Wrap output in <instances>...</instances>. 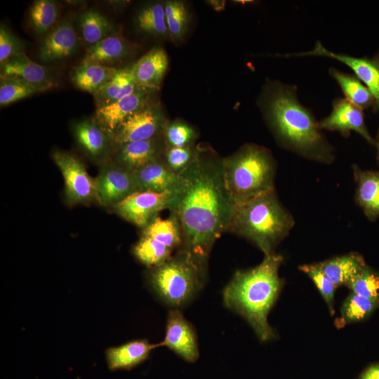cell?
Listing matches in <instances>:
<instances>
[{"instance_id":"6da1fadb","label":"cell","mask_w":379,"mask_h":379,"mask_svg":"<svg viewBox=\"0 0 379 379\" xmlns=\"http://www.w3.org/2000/svg\"><path fill=\"white\" fill-rule=\"evenodd\" d=\"M180 175L168 210L179 220L181 248L206 267L214 243L229 230L236 203L226 187L222 159L211 149L197 147L193 161Z\"/></svg>"},{"instance_id":"7a4b0ae2","label":"cell","mask_w":379,"mask_h":379,"mask_svg":"<svg viewBox=\"0 0 379 379\" xmlns=\"http://www.w3.org/2000/svg\"><path fill=\"white\" fill-rule=\"evenodd\" d=\"M258 104L278 144L305 159L330 164L335 150L312 111L298 97L295 85L269 81Z\"/></svg>"},{"instance_id":"3957f363","label":"cell","mask_w":379,"mask_h":379,"mask_svg":"<svg viewBox=\"0 0 379 379\" xmlns=\"http://www.w3.org/2000/svg\"><path fill=\"white\" fill-rule=\"evenodd\" d=\"M283 260L276 253L265 255L257 266L237 271L223 291L225 305L241 315L262 342L276 337L267 317L283 287Z\"/></svg>"},{"instance_id":"277c9868","label":"cell","mask_w":379,"mask_h":379,"mask_svg":"<svg viewBox=\"0 0 379 379\" xmlns=\"http://www.w3.org/2000/svg\"><path fill=\"white\" fill-rule=\"evenodd\" d=\"M294 225L274 190L236 204L228 231L250 241L267 255L275 253Z\"/></svg>"},{"instance_id":"5b68a950","label":"cell","mask_w":379,"mask_h":379,"mask_svg":"<svg viewBox=\"0 0 379 379\" xmlns=\"http://www.w3.org/2000/svg\"><path fill=\"white\" fill-rule=\"evenodd\" d=\"M227 190L236 204L274 190L276 162L271 152L246 144L222 159Z\"/></svg>"},{"instance_id":"8992f818","label":"cell","mask_w":379,"mask_h":379,"mask_svg":"<svg viewBox=\"0 0 379 379\" xmlns=\"http://www.w3.org/2000/svg\"><path fill=\"white\" fill-rule=\"evenodd\" d=\"M149 279L159 295L173 307L189 302L204 286L206 267L180 248L168 260L152 268Z\"/></svg>"},{"instance_id":"52a82bcc","label":"cell","mask_w":379,"mask_h":379,"mask_svg":"<svg viewBox=\"0 0 379 379\" xmlns=\"http://www.w3.org/2000/svg\"><path fill=\"white\" fill-rule=\"evenodd\" d=\"M52 157L63 177L65 198L69 204H87L97 199L95 179L88 174L79 159L59 150L54 151Z\"/></svg>"},{"instance_id":"ba28073f","label":"cell","mask_w":379,"mask_h":379,"mask_svg":"<svg viewBox=\"0 0 379 379\" xmlns=\"http://www.w3.org/2000/svg\"><path fill=\"white\" fill-rule=\"evenodd\" d=\"M167 121L161 107L152 102L128 117L112 136L117 147L127 142L153 139L163 135Z\"/></svg>"},{"instance_id":"9c48e42d","label":"cell","mask_w":379,"mask_h":379,"mask_svg":"<svg viewBox=\"0 0 379 379\" xmlns=\"http://www.w3.org/2000/svg\"><path fill=\"white\" fill-rule=\"evenodd\" d=\"M171 193H158L149 191H138L113 208L117 214L137 227L144 229L159 213L169 209L172 199Z\"/></svg>"},{"instance_id":"30bf717a","label":"cell","mask_w":379,"mask_h":379,"mask_svg":"<svg viewBox=\"0 0 379 379\" xmlns=\"http://www.w3.org/2000/svg\"><path fill=\"white\" fill-rule=\"evenodd\" d=\"M95 179L97 200L104 206L114 208L138 191L133 173L114 162L103 165Z\"/></svg>"},{"instance_id":"8fae6325","label":"cell","mask_w":379,"mask_h":379,"mask_svg":"<svg viewBox=\"0 0 379 379\" xmlns=\"http://www.w3.org/2000/svg\"><path fill=\"white\" fill-rule=\"evenodd\" d=\"M319 124L321 130L337 131L345 138L350 136L351 131H354L370 145H375V138L366 125L364 109L345 98H335L331 113L319 121Z\"/></svg>"},{"instance_id":"7c38bea8","label":"cell","mask_w":379,"mask_h":379,"mask_svg":"<svg viewBox=\"0 0 379 379\" xmlns=\"http://www.w3.org/2000/svg\"><path fill=\"white\" fill-rule=\"evenodd\" d=\"M157 91L138 86L131 94L107 106L96 109L93 119L112 137L131 115L154 102Z\"/></svg>"},{"instance_id":"4fadbf2b","label":"cell","mask_w":379,"mask_h":379,"mask_svg":"<svg viewBox=\"0 0 379 379\" xmlns=\"http://www.w3.org/2000/svg\"><path fill=\"white\" fill-rule=\"evenodd\" d=\"M285 57L323 56L338 60L349 67L354 75L370 90L375 99L374 112H379V67L372 58H357L340 53H335L317 41L314 48L307 52L288 53Z\"/></svg>"},{"instance_id":"5bb4252c","label":"cell","mask_w":379,"mask_h":379,"mask_svg":"<svg viewBox=\"0 0 379 379\" xmlns=\"http://www.w3.org/2000/svg\"><path fill=\"white\" fill-rule=\"evenodd\" d=\"M159 345L166 346L189 362H194L199 356L195 331L178 309L169 312L166 335Z\"/></svg>"},{"instance_id":"9a60e30c","label":"cell","mask_w":379,"mask_h":379,"mask_svg":"<svg viewBox=\"0 0 379 379\" xmlns=\"http://www.w3.org/2000/svg\"><path fill=\"white\" fill-rule=\"evenodd\" d=\"M79 48V34L71 20H62L43 39L39 56L44 62H54L74 55Z\"/></svg>"},{"instance_id":"2e32d148","label":"cell","mask_w":379,"mask_h":379,"mask_svg":"<svg viewBox=\"0 0 379 379\" xmlns=\"http://www.w3.org/2000/svg\"><path fill=\"white\" fill-rule=\"evenodd\" d=\"M165 148L163 135L150 140L127 142L117 147L113 162L133 173L161 159Z\"/></svg>"},{"instance_id":"e0dca14e","label":"cell","mask_w":379,"mask_h":379,"mask_svg":"<svg viewBox=\"0 0 379 379\" xmlns=\"http://www.w3.org/2000/svg\"><path fill=\"white\" fill-rule=\"evenodd\" d=\"M1 78L16 77L44 91L55 86L51 71L31 60L25 53L14 55L1 64Z\"/></svg>"},{"instance_id":"ac0fdd59","label":"cell","mask_w":379,"mask_h":379,"mask_svg":"<svg viewBox=\"0 0 379 379\" xmlns=\"http://www.w3.org/2000/svg\"><path fill=\"white\" fill-rule=\"evenodd\" d=\"M133 174L138 191L174 194L182 182L180 174L170 170L162 159L145 165Z\"/></svg>"},{"instance_id":"d6986e66","label":"cell","mask_w":379,"mask_h":379,"mask_svg":"<svg viewBox=\"0 0 379 379\" xmlns=\"http://www.w3.org/2000/svg\"><path fill=\"white\" fill-rule=\"evenodd\" d=\"M72 132L78 145L91 159L102 160L111 153L112 138L94 119L75 122Z\"/></svg>"},{"instance_id":"ffe728a7","label":"cell","mask_w":379,"mask_h":379,"mask_svg":"<svg viewBox=\"0 0 379 379\" xmlns=\"http://www.w3.org/2000/svg\"><path fill=\"white\" fill-rule=\"evenodd\" d=\"M135 48L133 44L117 32L88 47L82 60L115 67L114 65L129 58Z\"/></svg>"},{"instance_id":"44dd1931","label":"cell","mask_w":379,"mask_h":379,"mask_svg":"<svg viewBox=\"0 0 379 379\" xmlns=\"http://www.w3.org/2000/svg\"><path fill=\"white\" fill-rule=\"evenodd\" d=\"M168 65V56L161 47H154L133 63L139 86L159 91Z\"/></svg>"},{"instance_id":"7402d4cb","label":"cell","mask_w":379,"mask_h":379,"mask_svg":"<svg viewBox=\"0 0 379 379\" xmlns=\"http://www.w3.org/2000/svg\"><path fill=\"white\" fill-rule=\"evenodd\" d=\"M352 169L356 201L366 218L374 221L379 218V171L362 170L357 165Z\"/></svg>"},{"instance_id":"603a6c76","label":"cell","mask_w":379,"mask_h":379,"mask_svg":"<svg viewBox=\"0 0 379 379\" xmlns=\"http://www.w3.org/2000/svg\"><path fill=\"white\" fill-rule=\"evenodd\" d=\"M318 265L337 288L348 287L367 266L364 258L355 252L329 258L318 262Z\"/></svg>"},{"instance_id":"cb8c5ba5","label":"cell","mask_w":379,"mask_h":379,"mask_svg":"<svg viewBox=\"0 0 379 379\" xmlns=\"http://www.w3.org/2000/svg\"><path fill=\"white\" fill-rule=\"evenodd\" d=\"M138 86L135 77L133 63L119 68L109 81L93 95L96 109L121 100L134 92Z\"/></svg>"},{"instance_id":"d4e9b609","label":"cell","mask_w":379,"mask_h":379,"mask_svg":"<svg viewBox=\"0 0 379 379\" xmlns=\"http://www.w3.org/2000/svg\"><path fill=\"white\" fill-rule=\"evenodd\" d=\"M77 27L79 36L88 47L118 32L116 26L105 15L93 8L79 14Z\"/></svg>"},{"instance_id":"484cf974","label":"cell","mask_w":379,"mask_h":379,"mask_svg":"<svg viewBox=\"0 0 379 379\" xmlns=\"http://www.w3.org/2000/svg\"><path fill=\"white\" fill-rule=\"evenodd\" d=\"M118 69L82 60L72 69L71 79L77 88L93 95L109 81Z\"/></svg>"},{"instance_id":"4316f807","label":"cell","mask_w":379,"mask_h":379,"mask_svg":"<svg viewBox=\"0 0 379 379\" xmlns=\"http://www.w3.org/2000/svg\"><path fill=\"white\" fill-rule=\"evenodd\" d=\"M155 347L145 340H138L109 348L106 352L109 368L112 370L131 368L145 360Z\"/></svg>"},{"instance_id":"83f0119b","label":"cell","mask_w":379,"mask_h":379,"mask_svg":"<svg viewBox=\"0 0 379 379\" xmlns=\"http://www.w3.org/2000/svg\"><path fill=\"white\" fill-rule=\"evenodd\" d=\"M329 74L338 84L345 98L362 109L375 105V99L370 90L354 74H347L331 67Z\"/></svg>"},{"instance_id":"f1b7e54d","label":"cell","mask_w":379,"mask_h":379,"mask_svg":"<svg viewBox=\"0 0 379 379\" xmlns=\"http://www.w3.org/2000/svg\"><path fill=\"white\" fill-rule=\"evenodd\" d=\"M142 236L154 239L174 250L182 246V234L179 220L171 212L167 218L159 216L155 218L147 227L142 229Z\"/></svg>"},{"instance_id":"f546056e","label":"cell","mask_w":379,"mask_h":379,"mask_svg":"<svg viewBox=\"0 0 379 379\" xmlns=\"http://www.w3.org/2000/svg\"><path fill=\"white\" fill-rule=\"evenodd\" d=\"M135 25L142 33L158 38L168 36L164 5L160 1L149 3L137 13Z\"/></svg>"},{"instance_id":"4dcf8cb0","label":"cell","mask_w":379,"mask_h":379,"mask_svg":"<svg viewBox=\"0 0 379 379\" xmlns=\"http://www.w3.org/2000/svg\"><path fill=\"white\" fill-rule=\"evenodd\" d=\"M28 16L35 34L46 36L57 25L59 7L54 1L36 0L29 8Z\"/></svg>"},{"instance_id":"1f68e13d","label":"cell","mask_w":379,"mask_h":379,"mask_svg":"<svg viewBox=\"0 0 379 379\" xmlns=\"http://www.w3.org/2000/svg\"><path fill=\"white\" fill-rule=\"evenodd\" d=\"M168 36L173 43L182 41L189 29L190 15L182 1L168 0L164 3Z\"/></svg>"},{"instance_id":"d6a6232c","label":"cell","mask_w":379,"mask_h":379,"mask_svg":"<svg viewBox=\"0 0 379 379\" xmlns=\"http://www.w3.org/2000/svg\"><path fill=\"white\" fill-rule=\"evenodd\" d=\"M379 307V302L351 293L341 307L337 325L359 322L368 318Z\"/></svg>"},{"instance_id":"836d02e7","label":"cell","mask_w":379,"mask_h":379,"mask_svg":"<svg viewBox=\"0 0 379 379\" xmlns=\"http://www.w3.org/2000/svg\"><path fill=\"white\" fill-rule=\"evenodd\" d=\"M173 250L149 237L141 236L133 247V254L145 265L149 267H157L173 255Z\"/></svg>"},{"instance_id":"e575fe53","label":"cell","mask_w":379,"mask_h":379,"mask_svg":"<svg viewBox=\"0 0 379 379\" xmlns=\"http://www.w3.org/2000/svg\"><path fill=\"white\" fill-rule=\"evenodd\" d=\"M42 91L39 87L20 78H1L0 105H8Z\"/></svg>"},{"instance_id":"d590c367","label":"cell","mask_w":379,"mask_h":379,"mask_svg":"<svg viewBox=\"0 0 379 379\" xmlns=\"http://www.w3.org/2000/svg\"><path fill=\"white\" fill-rule=\"evenodd\" d=\"M299 270L306 274L312 281L326 303L331 315L334 314V297L337 287L324 272L318 263L305 264Z\"/></svg>"},{"instance_id":"8d00e7d4","label":"cell","mask_w":379,"mask_h":379,"mask_svg":"<svg viewBox=\"0 0 379 379\" xmlns=\"http://www.w3.org/2000/svg\"><path fill=\"white\" fill-rule=\"evenodd\" d=\"M166 147H185L194 145L197 133L194 128L183 121L167 122L163 131Z\"/></svg>"},{"instance_id":"74e56055","label":"cell","mask_w":379,"mask_h":379,"mask_svg":"<svg viewBox=\"0 0 379 379\" xmlns=\"http://www.w3.org/2000/svg\"><path fill=\"white\" fill-rule=\"evenodd\" d=\"M348 288L354 293L379 302V272L366 266Z\"/></svg>"},{"instance_id":"f35d334b","label":"cell","mask_w":379,"mask_h":379,"mask_svg":"<svg viewBox=\"0 0 379 379\" xmlns=\"http://www.w3.org/2000/svg\"><path fill=\"white\" fill-rule=\"evenodd\" d=\"M194 145L185 147H166L162 159L173 172L180 174L193 161L196 155Z\"/></svg>"},{"instance_id":"ab89813d","label":"cell","mask_w":379,"mask_h":379,"mask_svg":"<svg viewBox=\"0 0 379 379\" xmlns=\"http://www.w3.org/2000/svg\"><path fill=\"white\" fill-rule=\"evenodd\" d=\"M24 43L4 25L0 26V64L8 58L23 53Z\"/></svg>"},{"instance_id":"60d3db41","label":"cell","mask_w":379,"mask_h":379,"mask_svg":"<svg viewBox=\"0 0 379 379\" xmlns=\"http://www.w3.org/2000/svg\"><path fill=\"white\" fill-rule=\"evenodd\" d=\"M358 379H379V363L371 364L367 367Z\"/></svg>"},{"instance_id":"b9f144b4","label":"cell","mask_w":379,"mask_h":379,"mask_svg":"<svg viewBox=\"0 0 379 379\" xmlns=\"http://www.w3.org/2000/svg\"><path fill=\"white\" fill-rule=\"evenodd\" d=\"M375 146L376 147L377 149V160L379 163V128L376 134V137L375 138Z\"/></svg>"},{"instance_id":"7bdbcfd3","label":"cell","mask_w":379,"mask_h":379,"mask_svg":"<svg viewBox=\"0 0 379 379\" xmlns=\"http://www.w3.org/2000/svg\"><path fill=\"white\" fill-rule=\"evenodd\" d=\"M372 60L379 67V51L373 55V57L372 58Z\"/></svg>"}]
</instances>
